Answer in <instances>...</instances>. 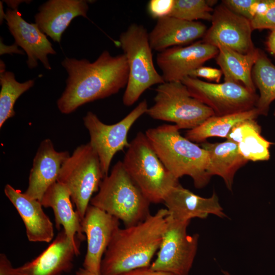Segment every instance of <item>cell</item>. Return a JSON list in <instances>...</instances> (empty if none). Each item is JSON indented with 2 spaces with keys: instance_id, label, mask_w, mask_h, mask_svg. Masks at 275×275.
<instances>
[{
  "instance_id": "1",
  "label": "cell",
  "mask_w": 275,
  "mask_h": 275,
  "mask_svg": "<svg viewBox=\"0 0 275 275\" xmlns=\"http://www.w3.org/2000/svg\"><path fill=\"white\" fill-rule=\"evenodd\" d=\"M61 64L68 74L66 88L57 101L64 114L115 94L128 82L129 68L124 53L113 56L104 50L92 63L86 59L66 58Z\"/></svg>"
},
{
  "instance_id": "2",
  "label": "cell",
  "mask_w": 275,
  "mask_h": 275,
  "mask_svg": "<svg viewBox=\"0 0 275 275\" xmlns=\"http://www.w3.org/2000/svg\"><path fill=\"white\" fill-rule=\"evenodd\" d=\"M168 214L166 208H161L138 224L119 228L104 254L101 275H120L150 266L161 244Z\"/></svg>"
},
{
  "instance_id": "3",
  "label": "cell",
  "mask_w": 275,
  "mask_h": 275,
  "mask_svg": "<svg viewBox=\"0 0 275 275\" xmlns=\"http://www.w3.org/2000/svg\"><path fill=\"white\" fill-rule=\"evenodd\" d=\"M145 134L162 163L175 178L188 176L197 188L208 183L211 178L207 172L208 152L182 136L175 125L150 128Z\"/></svg>"
},
{
  "instance_id": "4",
  "label": "cell",
  "mask_w": 275,
  "mask_h": 275,
  "mask_svg": "<svg viewBox=\"0 0 275 275\" xmlns=\"http://www.w3.org/2000/svg\"><path fill=\"white\" fill-rule=\"evenodd\" d=\"M151 203L118 161L101 181L90 204L123 222L125 227L138 224L150 213Z\"/></svg>"
},
{
  "instance_id": "5",
  "label": "cell",
  "mask_w": 275,
  "mask_h": 275,
  "mask_svg": "<svg viewBox=\"0 0 275 275\" xmlns=\"http://www.w3.org/2000/svg\"><path fill=\"white\" fill-rule=\"evenodd\" d=\"M123 166L151 203H163L173 186L179 183L162 163L145 133L139 132L130 142Z\"/></svg>"
},
{
  "instance_id": "6",
  "label": "cell",
  "mask_w": 275,
  "mask_h": 275,
  "mask_svg": "<svg viewBox=\"0 0 275 275\" xmlns=\"http://www.w3.org/2000/svg\"><path fill=\"white\" fill-rule=\"evenodd\" d=\"M148 34L143 25L132 23L119 37V43L129 68L128 82L123 96L125 106L134 104L151 86L164 82L155 68Z\"/></svg>"
},
{
  "instance_id": "7",
  "label": "cell",
  "mask_w": 275,
  "mask_h": 275,
  "mask_svg": "<svg viewBox=\"0 0 275 275\" xmlns=\"http://www.w3.org/2000/svg\"><path fill=\"white\" fill-rule=\"evenodd\" d=\"M104 177L98 156L90 143L78 146L63 163L57 181L68 189L81 222Z\"/></svg>"
},
{
  "instance_id": "8",
  "label": "cell",
  "mask_w": 275,
  "mask_h": 275,
  "mask_svg": "<svg viewBox=\"0 0 275 275\" xmlns=\"http://www.w3.org/2000/svg\"><path fill=\"white\" fill-rule=\"evenodd\" d=\"M154 104L146 114L152 119L174 123L190 130L215 115L208 106L193 97L181 81L164 82L155 89Z\"/></svg>"
},
{
  "instance_id": "9",
  "label": "cell",
  "mask_w": 275,
  "mask_h": 275,
  "mask_svg": "<svg viewBox=\"0 0 275 275\" xmlns=\"http://www.w3.org/2000/svg\"><path fill=\"white\" fill-rule=\"evenodd\" d=\"M148 108L147 101L144 99L123 119L111 125L103 123L92 112L84 117V124L90 136L89 143L98 156L104 177L108 175L114 155L129 146L128 133L135 122L146 114Z\"/></svg>"
},
{
  "instance_id": "10",
  "label": "cell",
  "mask_w": 275,
  "mask_h": 275,
  "mask_svg": "<svg viewBox=\"0 0 275 275\" xmlns=\"http://www.w3.org/2000/svg\"><path fill=\"white\" fill-rule=\"evenodd\" d=\"M181 82L190 95L209 107L215 116L236 114L256 107L259 95L234 82L211 83L189 76Z\"/></svg>"
},
{
  "instance_id": "11",
  "label": "cell",
  "mask_w": 275,
  "mask_h": 275,
  "mask_svg": "<svg viewBox=\"0 0 275 275\" xmlns=\"http://www.w3.org/2000/svg\"><path fill=\"white\" fill-rule=\"evenodd\" d=\"M190 221H180L169 214L157 256L151 269L175 275H188L198 248L199 235L187 233Z\"/></svg>"
},
{
  "instance_id": "12",
  "label": "cell",
  "mask_w": 275,
  "mask_h": 275,
  "mask_svg": "<svg viewBox=\"0 0 275 275\" xmlns=\"http://www.w3.org/2000/svg\"><path fill=\"white\" fill-rule=\"evenodd\" d=\"M211 25L202 41L217 47L227 46L242 54L254 51L251 21L230 10L221 3L212 13Z\"/></svg>"
},
{
  "instance_id": "13",
  "label": "cell",
  "mask_w": 275,
  "mask_h": 275,
  "mask_svg": "<svg viewBox=\"0 0 275 275\" xmlns=\"http://www.w3.org/2000/svg\"><path fill=\"white\" fill-rule=\"evenodd\" d=\"M81 225L87 241L82 268L95 274L101 275L102 258L114 234L120 228V220L90 204Z\"/></svg>"
},
{
  "instance_id": "14",
  "label": "cell",
  "mask_w": 275,
  "mask_h": 275,
  "mask_svg": "<svg viewBox=\"0 0 275 275\" xmlns=\"http://www.w3.org/2000/svg\"><path fill=\"white\" fill-rule=\"evenodd\" d=\"M217 47L202 40L186 46H174L158 53L156 63L164 82L181 81L194 70L216 57Z\"/></svg>"
},
{
  "instance_id": "15",
  "label": "cell",
  "mask_w": 275,
  "mask_h": 275,
  "mask_svg": "<svg viewBox=\"0 0 275 275\" xmlns=\"http://www.w3.org/2000/svg\"><path fill=\"white\" fill-rule=\"evenodd\" d=\"M5 19L14 38V43L21 47L26 53L28 67L36 68L39 60L45 68L51 70L47 56L50 54H55L56 52L46 35L37 24L26 21L17 9H8Z\"/></svg>"
},
{
  "instance_id": "16",
  "label": "cell",
  "mask_w": 275,
  "mask_h": 275,
  "mask_svg": "<svg viewBox=\"0 0 275 275\" xmlns=\"http://www.w3.org/2000/svg\"><path fill=\"white\" fill-rule=\"evenodd\" d=\"M80 254L63 229L37 257L15 268L16 275H62L70 272L75 256Z\"/></svg>"
},
{
  "instance_id": "17",
  "label": "cell",
  "mask_w": 275,
  "mask_h": 275,
  "mask_svg": "<svg viewBox=\"0 0 275 275\" xmlns=\"http://www.w3.org/2000/svg\"><path fill=\"white\" fill-rule=\"evenodd\" d=\"M69 156L68 151H57L50 139L42 141L34 158L24 193L41 202L47 189L57 181L61 167Z\"/></svg>"
},
{
  "instance_id": "18",
  "label": "cell",
  "mask_w": 275,
  "mask_h": 275,
  "mask_svg": "<svg viewBox=\"0 0 275 275\" xmlns=\"http://www.w3.org/2000/svg\"><path fill=\"white\" fill-rule=\"evenodd\" d=\"M163 203L169 214L180 221H190L195 217L205 218L209 214L221 218L227 216L215 192L209 198H203L183 187L179 183L170 189Z\"/></svg>"
},
{
  "instance_id": "19",
  "label": "cell",
  "mask_w": 275,
  "mask_h": 275,
  "mask_svg": "<svg viewBox=\"0 0 275 275\" xmlns=\"http://www.w3.org/2000/svg\"><path fill=\"white\" fill-rule=\"evenodd\" d=\"M88 1L49 0L39 8L35 21L39 29L52 40L60 43L63 33L77 16L87 17Z\"/></svg>"
},
{
  "instance_id": "20",
  "label": "cell",
  "mask_w": 275,
  "mask_h": 275,
  "mask_svg": "<svg viewBox=\"0 0 275 275\" xmlns=\"http://www.w3.org/2000/svg\"><path fill=\"white\" fill-rule=\"evenodd\" d=\"M4 193L22 218L29 241L50 242L54 236L53 226L41 202L9 184L6 185Z\"/></svg>"
},
{
  "instance_id": "21",
  "label": "cell",
  "mask_w": 275,
  "mask_h": 275,
  "mask_svg": "<svg viewBox=\"0 0 275 275\" xmlns=\"http://www.w3.org/2000/svg\"><path fill=\"white\" fill-rule=\"evenodd\" d=\"M206 31V26L201 22L167 16L157 19L148 34L149 41L152 50L159 52L170 47L193 42L203 38Z\"/></svg>"
},
{
  "instance_id": "22",
  "label": "cell",
  "mask_w": 275,
  "mask_h": 275,
  "mask_svg": "<svg viewBox=\"0 0 275 275\" xmlns=\"http://www.w3.org/2000/svg\"><path fill=\"white\" fill-rule=\"evenodd\" d=\"M71 201L67 188L57 181L47 189L41 203L44 207L52 209L56 228L60 230L62 226L68 238L79 250L80 242L86 237L82 230L81 219L74 210Z\"/></svg>"
},
{
  "instance_id": "23",
  "label": "cell",
  "mask_w": 275,
  "mask_h": 275,
  "mask_svg": "<svg viewBox=\"0 0 275 275\" xmlns=\"http://www.w3.org/2000/svg\"><path fill=\"white\" fill-rule=\"evenodd\" d=\"M201 147L209 154L210 163L207 172L211 177H221L229 190H232L237 171L249 161L239 153L237 143L227 140L222 143H201Z\"/></svg>"
},
{
  "instance_id": "24",
  "label": "cell",
  "mask_w": 275,
  "mask_h": 275,
  "mask_svg": "<svg viewBox=\"0 0 275 275\" xmlns=\"http://www.w3.org/2000/svg\"><path fill=\"white\" fill-rule=\"evenodd\" d=\"M216 62L224 75L225 81L240 84L253 92L256 88L252 79V70L257 60L259 49L242 54L223 45L217 46Z\"/></svg>"
},
{
  "instance_id": "25",
  "label": "cell",
  "mask_w": 275,
  "mask_h": 275,
  "mask_svg": "<svg viewBox=\"0 0 275 275\" xmlns=\"http://www.w3.org/2000/svg\"><path fill=\"white\" fill-rule=\"evenodd\" d=\"M226 139L237 143L240 154L253 161L269 160V148L274 144L262 136L261 127L256 119H248L236 124Z\"/></svg>"
},
{
  "instance_id": "26",
  "label": "cell",
  "mask_w": 275,
  "mask_h": 275,
  "mask_svg": "<svg viewBox=\"0 0 275 275\" xmlns=\"http://www.w3.org/2000/svg\"><path fill=\"white\" fill-rule=\"evenodd\" d=\"M259 115L256 107L236 114L221 116L214 115L196 128L188 130L185 137L196 143H202L211 137L227 138L236 124L248 119H256Z\"/></svg>"
},
{
  "instance_id": "27",
  "label": "cell",
  "mask_w": 275,
  "mask_h": 275,
  "mask_svg": "<svg viewBox=\"0 0 275 275\" xmlns=\"http://www.w3.org/2000/svg\"><path fill=\"white\" fill-rule=\"evenodd\" d=\"M252 79L259 91L256 108L260 115L266 116L275 100V65L260 49L252 70Z\"/></svg>"
},
{
  "instance_id": "28",
  "label": "cell",
  "mask_w": 275,
  "mask_h": 275,
  "mask_svg": "<svg viewBox=\"0 0 275 275\" xmlns=\"http://www.w3.org/2000/svg\"><path fill=\"white\" fill-rule=\"evenodd\" d=\"M35 83L33 79L19 82L11 71L0 72V128L5 122L15 115L14 104L17 99L32 88Z\"/></svg>"
},
{
  "instance_id": "29",
  "label": "cell",
  "mask_w": 275,
  "mask_h": 275,
  "mask_svg": "<svg viewBox=\"0 0 275 275\" xmlns=\"http://www.w3.org/2000/svg\"><path fill=\"white\" fill-rule=\"evenodd\" d=\"M217 1L174 0L173 9L169 16L188 21L198 19L211 21L213 9Z\"/></svg>"
},
{
  "instance_id": "30",
  "label": "cell",
  "mask_w": 275,
  "mask_h": 275,
  "mask_svg": "<svg viewBox=\"0 0 275 275\" xmlns=\"http://www.w3.org/2000/svg\"><path fill=\"white\" fill-rule=\"evenodd\" d=\"M253 30H275V0H267L263 12L256 14L251 21Z\"/></svg>"
},
{
  "instance_id": "31",
  "label": "cell",
  "mask_w": 275,
  "mask_h": 275,
  "mask_svg": "<svg viewBox=\"0 0 275 275\" xmlns=\"http://www.w3.org/2000/svg\"><path fill=\"white\" fill-rule=\"evenodd\" d=\"M258 0H224L222 3L232 12L251 21Z\"/></svg>"
},
{
  "instance_id": "32",
  "label": "cell",
  "mask_w": 275,
  "mask_h": 275,
  "mask_svg": "<svg viewBox=\"0 0 275 275\" xmlns=\"http://www.w3.org/2000/svg\"><path fill=\"white\" fill-rule=\"evenodd\" d=\"M174 0H151L147 6L149 15L153 18L169 16L173 8Z\"/></svg>"
},
{
  "instance_id": "33",
  "label": "cell",
  "mask_w": 275,
  "mask_h": 275,
  "mask_svg": "<svg viewBox=\"0 0 275 275\" xmlns=\"http://www.w3.org/2000/svg\"><path fill=\"white\" fill-rule=\"evenodd\" d=\"M222 74L223 72L221 69L202 66L193 71L189 76L202 77L218 83Z\"/></svg>"
},
{
  "instance_id": "34",
  "label": "cell",
  "mask_w": 275,
  "mask_h": 275,
  "mask_svg": "<svg viewBox=\"0 0 275 275\" xmlns=\"http://www.w3.org/2000/svg\"><path fill=\"white\" fill-rule=\"evenodd\" d=\"M120 275H175L172 273L152 269L149 267L138 268Z\"/></svg>"
},
{
  "instance_id": "35",
  "label": "cell",
  "mask_w": 275,
  "mask_h": 275,
  "mask_svg": "<svg viewBox=\"0 0 275 275\" xmlns=\"http://www.w3.org/2000/svg\"><path fill=\"white\" fill-rule=\"evenodd\" d=\"M0 275H16L10 261L4 253L0 254Z\"/></svg>"
},
{
  "instance_id": "36",
  "label": "cell",
  "mask_w": 275,
  "mask_h": 275,
  "mask_svg": "<svg viewBox=\"0 0 275 275\" xmlns=\"http://www.w3.org/2000/svg\"><path fill=\"white\" fill-rule=\"evenodd\" d=\"M2 39H1V49H0V54L1 55L4 54V53H16L20 54H23L24 53L22 50L18 49V46L14 43L11 46L6 45L4 44L3 41H2Z\"/></svg>"
},
{
  "instance_id": "37",
  "label": "cell",
  "mask_w": 275,
  "mask_h": 275,
  "mask_svg": "<svg viewBox=\"0 0 275 275\" xmlns=\"http://www.w3.org/2000/svg\"><path fill=\"white\" fill-rule=\"evenodd\" d=\"M266 45L268 50L275 57V30H271L267 37Z\"/></svg>"
},
{
  "instance_id": "38",
  "label": "cell",
  "mask_w": 275,
  "mask_h": 275,
  "mask_svg": "<svg viewBox=\"0 0 275 275\" xmlns=\"http://www.w3.org/2000/svg\"><path fill=\"white\" fill-rule=\"evenodd\" d=\"M8 6L12 9H17L19 5L24 2H27V1H5Z\"/></svg>"
},
{
  "instance_id": "39",
  "label": "cell",
  "mask_w": 275,
  "mask_h": 275,
  "mask_svg": "<svg viewBox=\"0 0 275 275\" xmlns=\"http://www.w3.org/2000/svg\"><path fill=\"white\" fill-rule=\"evenodd\" d=\"M76 275H96L95 274L84 268H79L76 272Z\"/></svg>"
},
{
  "instance_id": "40",
  "label": "cell",
  "mask_w": 275,
  "mask_h": 275,
  "mask_svg": "<svg viewBox=\"0 0 275 275\" xmlns=\"http://www.w3.org/2000/svg\"><path fill=\"white\" fill-rule=\"evenodd\" d=\"M6 13H4L3 6V2H0V22L1 24L3 22V20L5 19Z\"/></svg>"
},
{
  "instance_id": "41",
  "label": "cell",
  "mask_w": 275,
  "mask_h": 275,
  "mask_svg": "<svg viewBox=\"0 0 275 275\" xmlns=\"http://www.w3.org/2000/svg\"><path fill=\"white\" fill-rule=\"evenodd\" d=\"M1 70H0V72H4L5 71V69H6V66H5V63H4V62L2 60H1Z\"/></svg>"
},
{
  "instance_id": "42",
  "label": "cell",
  "mask_w": 275,
  "mask_h": 275,
  "mask_svg": "<svg viewBox=\"0 0 275 275\" xmlns=\"http://www.w3.org/2000/svg\"><path fill=\"white\" fill-rule=\"evenodd\" d=\"M223 272L225 275H231L228 271H223Z\"/></svg>"
},
{
  "instance_id": "43",
  "label": "cell",
  "mask_w": 275,
  "mask_h": 275,
  "mask_svg": "<svg viewBox=\"0 0 275 275\" xmlns=\"http://www.w3.org/2000/svg\"><path fill=\"white\" fill-rule=\"evenodd\" d=\"M273 115L275 116V109H274V112H273Z\"/></svg>"
}]
</instances>
